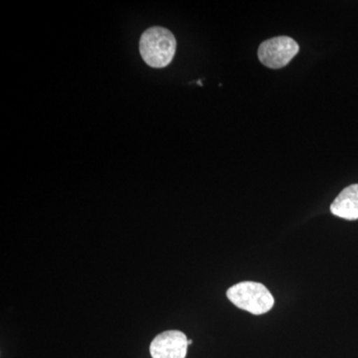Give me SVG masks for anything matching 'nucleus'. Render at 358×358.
Listing matches in <instances>:
<instances>
[{"label":"nucleus","mask_w":358,"mask_h":358,"mask_svg":"<svg viewBox=\"0 0 358 358\" xmlns=\"http://www.w3.org/2000/svg\"><path fill=\"white\" fill-rule=\"evenodd\" d=\"M300 46L291 37L278 36L264 41L258 49L260 62L271 69H281L291 62Z\"/></svg>","instance_id":"obj_3"},{"label":"nucleus","mask_w":358,"mask_h":358,"mask_svg":"<svg viewBox=\"0 0 358 358\" xmlns=\"http://www.w3.org/2000/svg\"><path fill=\"white\" fill-rule=\"evenodd\" d=\"M188 339L179 331H167L155 336L150 343L152 358H185Z\"/></svg>","instance_id":"obj_4"},{"label":"nucleus","mask_w":358,"mask_h":358,"mask_svg":"<svg viewBox=\"0 0 358 358\" xmlns=\"http://www.w3.org/2000/svg\"><path fill=\"white\" fill-rule=\"evenodd\" d=\"M176 51V37L166 28L152 27L141 35V55L150 67H166L173 61Z\"/></svg>","instance_id":"obj_1"},{"label":"nucleus","mask_w":358,"mask_h":358,"mask_svg":"<svg viewBox=\"0 0 358 358\" xmlns=\"http://www.w3.org/2000/svg\"><path fill=\"white\" fill-rule=\"evenodd\" d=\"M331 211L334 215L346 219H358V185L345 188L331 205Z\"/></svg>","instance_id":"obj_5"},{"label":"nucleus","mask_w":358,"mask_h":358,"mask_svg":"<svg viewBox=\"0 0 358 358\" xmlns=\"http://www.w3.org/2000/svg\"><path fill=\"white\" fill-rule=\"evenodd\" d=\"M227 296L237 308L257 315L268 313L275 303L268 289L255 282H242L231 287Z\"/></svg>","instance_id":"obj_2"},{"label":"nucleus","mask_w":358,"mask_h":358,"mask_svg":"<svg viewBox=\"0 0 358 358\" xmlns=\"http://www.w3.org/2000/svg\"><path fill=\"white\" fill-rule=\"evenodd\" d=\"M192 339H188V345H192Z\"/></svg>","instance_id":"obj_6"}]
</instances>
